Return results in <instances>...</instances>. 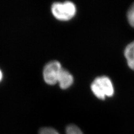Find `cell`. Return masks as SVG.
Instances as JSON below:
<instances>
[{"label":"cell","mask_w":134,"mask_h":134,"mask_svg":"<svg viewBox=\"0 0 134 134\" xmlns=\"http://www.w3.org/2000/svg\"><path fill=\"white\" fill-rule=\"evenodd\" d=\"M127 18L129 24L134 27V3L129 8L127 13Z\"/></svg>","instance_id":"7"},{"label":"cell","mask_w":134,"mask_h":134,"mask_svg":"<svg viewBox=\"0 0 134 134\" xmlns=\"http://www.w3.org/2000/svg\"><path fill=\"white\" fill-rule=\"evenodd\" d=\"M66 134H83L81 130L75 125H69L66 128ZM39 134H59L52 127H43L40 129Z\"/></svg>","instance_id":"4"},{"label":"cell","mask_w":134,"mask_h":134,"mask_svg":"<svg viewBox=\"0 0 134 134\" xmlns=\"http://www.w3.org/2000/svg\"><path fill=\"white\" fill-rule=\"evenodd\" d=\"M91 90L98 98L104 99L111 97L114 93V88L111 79L106 76L96 78L91 86Z\"/></svg>","instance_id":"1"},{"label":"cell","mask_w":134,"mask_h":134,"mask_svg":"<svg viewBox=\"0 0 134 134\" xmlns=\"http://www.w3.org/2000/svg\"><path fill=\"white\" fill-rule=\"evenodd\" d=\"M51 10L54 16L62 21H66L73 18L77 11L75 4L71 1L54 3Z\"/></svg>","instance_id":"2"},{"label":"cell","mask_w":134,"mask_h":134,"mask_svg":"<svg viewBox=\"0 0 134 134\" xmlns=\"http://www.w3.org/2000/svg\"><path fill=\"white\" fill-rule=\"evenodd\" d=\"M63 70L64 68L58 61L53 60L48 63L43 70L45 82L48 85H55L59 81Z\"/></svg>","instance_id":"3"},{"label":"cell","mask_w":134,"mask_h":134,"mask_svg":"<svg viewBox=\"0 0 134 134\" xmlns=\"http://www.w3.org/2000/svg\"><path fill=\"white\" fill-rule=\"evenodd\" d=\"M73 77L69 71L64 69L62 76L59 81V86L62 89H66L72 86L73 83Z\"/></svg>","instance_id":"5"},{"label":"cell","mask_w":134,"mask_h":134,"mask_svg":"<svg viewBox=\"0 0 134 134\" xmlns=\"http://www.w3.org/2000/svg\"><path fill=\"white\" fill-rule=\"evenodd\" d=\"M124 54L129 66L134 70V41L131 42L126 46L125 49Z\"/></svg>","instance_id":"6"},{"label":"cell","mask_w":134,"mask_h":134,"mask_svg":"<svg viewBox=\"0 0 134 134\" xmlns=\"http://www.w3.org/2000/svg\"><path fill=\"white\" fill-rule=\"evenodd\" d=\"M2 77V73L1 70H0V81H1V80Z\"/></svg>","instance_id":"8"}]
</instances>
